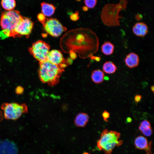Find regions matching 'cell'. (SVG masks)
Instances as JSON below:
<instances>
[{
  "label": "cell",
  "mask_w": 154,
  "mask_h": 154,
  "mask_svg": "<svg viewBox=\"0 0 154 154\" xmlns=\"http://www.w3.org/2000/svg\"><path fill=\"white\" fill-rule=\"evenodd\" d=\"M37 17L38 21L42 24L44 22L47 18L42 13H40L38 14Z\"/></svg>",
  "instance_id": "7402d4cb"
},
{
  "label": "cell",
  "mask_w": 154,
  "mask_h": 154,
  "mask_svg": "<svg viewBox=\"0 0 154 154\" xmlns=\"http://www.w3.org/2000/svg\"><path fill=\"white\" fill-rule=\"evenodd\" d=\"M142 18V16L140 14L136 15L135 16L136 19L137 21L141 20Z\"/></svg>",
  "instance_id": "f1b7e54d"
},
{
  "label": "cell",
  "mask_w": 154,
  "mask_h": 154,
  "mask_svg": "<svg viewBox=\"0 0 154 154\" xmlns=\"http://www.w3.org/2000/svg\"><path fill=\"white\" fill-rule=\"evenodd\" d=\"M104 74L100 69L93 70L91 74V78L92 81L95 83L99 84L102 83L103 80Z\"/></svg>",
  "instance_id": "2e32d148"
},
{
  "label": "cell",
  "mask_w": 154,
  "mask_h": 154,
  "mask_svg": "<svg viewBox=\"0 0 154 154\" xmlns=\"http://www.w3.org/2000/svg\"><path fill=\"white\" fill-rule=\"evenodd\" d=\"M139 129L144 135L146 136H151L153 133L151 124L146 120H144L140 123Z\"/></svg>",
  "instance_id": "5bb4252c"
},
{
  "label": "cell",
  "mask_w": 154,
  "mask_h": 154,
  "mask_svg": "<svg viewBox=\"0 0 154 154\" xmlns=\"http://www.w3.org/2000/svg\"><path fill=\"white\" fill-rule=\"evenodd\" d=\"M89 119L88 115L85 113H80L77 115L74 120L75 125L78 127L85 126Z\"/></svg>",
  "instance_id": "9a60e30c"
},
{
  "label": "cell",
  "mask_w": 154,
  "mask_h": 154,
  "mask_svg": "<svg viewBox=\"0 0 154 154\" xmlns=\"http://www.w3.org/2000/svg\"><path fill=\"white\" fill-rule=\"evenodd\" d=\"M42 25L46 33L54 37L59 36L67 30L66 28L55 18H47Z\"/></svg>",
  "instance_id": "52a82bcc"
},
{
  "label": "cell",
  "mask_w": 154,
  "mask_h": 154,
  "mask_svg": "<svg viewBox=\"0 0 154 154\" xmlns=\"http://www.w3.org/2000/svg\"><path fill=\"white\" fill-rule=\"evenodd\" d=\"M117 68L116 65L111 61L106 62L103 64L102 66L103 72L109 74L114 73L117 70Z\"/></svg>",
  "instance_id": "ac0fdd59"
},
{
  "label": "cell",
  "mask_w": 154,
  "mask_h": 154,
  "mask_svg": "<svg viewBox=\"0 0 154 154\" xmlns=\"http://www.w3.org/2000/svg\"><path fill=\"white\" fill-rule=\"evenodd\" d=\"M124 62L126 66L130 68H133L137 67L139 62V56L136 53L131 52L126 56Z\"/></svg>",
  "instance_id": "8fae6325"
},
{
  "label": "cell",
  "mask_w": 154,
  "mask_h": 154,
  "mask_svg": "<svg viewBox=\"0 0 154 154\" xmlns=\"http://www.w3.org/2000/svg\"><path fill=\"white\" fill-rule=\"evenodd\" d=\"M142 99V96L140 95H137L134 97V101L136 103L139 102Z\"/></svg>",
  "instance_id": "4316f807"
},
{
  "label": "cell",
  "mask_w": 154,
  "mask_h": 154,
  "mask_svg": "<svg viewBox=\"0 0 154 154\" xmlns=\"http://www.w3.org/2000/svg\"><path fill=\"white\" fill-rule=\"evenodd\" d=\"M79 13L78 11H76L74 13L71 14L70 16V19L74 21H77L79 18Z\"/></svg>",
  "instance_id": "44dd1931"
},
{
  "label": "cell",
  "mask_w": 154,
  "mask_h": 154,
  "mask_svg": "<svg viewBox=\"0 0 154 154\" xmlns=\"http://www.w3.org/2000/svg\"><path fill=\"white\" fill-rule=\"evenodd\" d=\"M64 71V69L59 66L46 60L40 63L38 75L42 82L46 83L49 86H54L58 83Z\"/></svg>",
  "instance_id": "6da1fadb"
},
{
  "label": "cell",
  "mask_w": 154,
  "mask_h": 154,
  "mask_svg": "<svg viewBox=\"0 0 154 154\" xmlns=\"http://www.w3.org/2000/svg\"><path fill=\"white\" fill-rule=\"evenodd\" d=\"M126 121L127 122H131L132 121V119L130 117H128L126 119Z\"/></svg>",
  "instance_id": "4dcf8cb0"
},
{
  "label": "cell",
  "mask_w": 154,
  "mask_h": 154,
  "mask_svg": "<svg viewBox=\"0 0 154 154\" xmlns=\"http://www.w3.org/2000/svg\"><path fill=\"white\" fill-rule=\"evenodd\" d=\"M109 4L107 5L102 10L101 18L104 24L109 27L119 26L120 19L122 17L119 15L123 8H120L121 5Z\"/></svg>",
  "instance_id": "277c9868"
},
{
  "label": "cell",
  "mask_w": 154,
  "mask_h": 154,
  "mask_svg": "<svg viewBox=\"0 0 154 154\" xmlns=\"http://www.w3.org/2000/svg\"><path fill=\"white\" fill-rule=\"evenodd\" d=\"M1 6L6 11L13 10L16 6L15 0H1Z\"/></svg>",
  "instance_id": "d6986e66"
},
{
  "label": "cell",
  "mask_w": 154,
  "mask_h": 154,
  "mask_svg": "<svg viewBox=\"0 0 154 154\" xmlns=\"http://www.w3.org/2000/svg\"><path fill=\"white\" fill-rule=\"evenodd\" d=\"M114 50V46L111 42L106 41L104 42L101 47L102 53L105 55L109 56L112 55Z\"/></svg>",
  "instance_id": "e0dca14e"
},
{
  "label": "cell",
  "mask_w": 154,
  "mask_h": 154,
  "mask_svg": "<svg viewBox=\"0 0 154 154\" xmlns=\"http://www.w3.org/2000/svg\"><path fill=\"white\" fill-rule=\"evenodd\" d=\"M70 58L72 60L75 59L77 57V54L74 51L70 50Z\"/></svg>",
  "instance_id": "484cf974"
},
{
  "label": "cell",
  "mask_w": 154,
  "mask_h": 154,
  "mask_svg": "<svg viewBox=\"0 0 154 154\" xmlns=\"http://www.w3.org/2000/svg\"><path fill=\"white\" fill-rule=\"evenodd\" d=\"M83 154H89L87 152H85Z\"/></svg>",
  "instance_id": "e575fe53"
},
{
  "label": "cell",
  "mask_w": 154,
  "mask_h": 154,
  "mask_svg": "<svg viewBox=\"0 0 154 154\" xmlns=\"http://www.w3.org/2000/svg\"><path fill=\"white\" fill-rule=\"evenodd\" d=\"M148 28L147 25L143 22L135 23L132 28V31L136 36L140 37L145 36L147 33Z\"/></svg>",
  "instance_id": "30bf717a"
},
{
  "label": "cell",
  "mask_w": 154,
  "mask_h": 154,
  "mask_svg": "<svg viewBox=\"0 0 154 154\" xmlns=\"http://www.w3.org/2000/svg\"><path fill=\"white\" fill-rule=\"evenodd\" d=\"M72 62V60L70 58H67L66 60H65V63L67 65H68L71 64Z\"/></svg>",
  "instance_id": "83f0119b"
},
{
  "label": "cell",
  "mask_w": 154,
  "mask_h": 154,
  "mask_svg": "<svg viewBox=\"0 0 154 154\" xmlns=\"http://www.w3.org/2000/svg\"><path fill=\"white\" fill-rule=\"evenodd\" d=\"M40 5L42 13L45 16L50 17L54 13L56 7L54 5L43 2Z\"/></svg>",
  "instance_id": "7c38bea8"
},
{
  "label": "cell",
  "mask_w": 154,
  "mask_h": 154,
  "mask_svg": "<svg viewBox=\"0 0 154 154\" xmlns=\"http://www.w3.org/2000/svg\"><path fill=\"white\" fill-rule=\"evenodd\" d=\"M76 0V1H80L81 0Z\"/></svg>",
  "instance_id": "d590c367"
},
{
  "label": "cell",
  "mask_w": 154,
  "mask_h": 154,
  "mask_svg": "<svg viewBox=\"0 0 154 154\" xmlns=\"http://www.w3.org/2000/svg\"><path fill=\"white\" fill-rule=\"evenodd\" d=\"M134 144L136 148L139 150H145L148 147L149 142L148 143L147 139L144 137L139 136L134 141Z\"/></svg>",
  "instance_id": "4fadbf2b"
},
{
  "label": "cell",
  "mask_w": 154,
  "mask_h": 154,
  "mask_svg": "<svg viewBox=\"0 0 154 154\" xmlns=\"http://www.w3.org/2000/svg\"><path fill=\"white\" fill-rule=\"evenodd\" d=\"M97 2V0H84L86 6L90 9L93 8L96 6Z\"/></svg>",
  "instance_id": "ffe728a7"
},
{
  "label": "cell",
  "mask_w": 154,
  "mask_h": 154,
  "mask_svg": "<svg viewBox=\"0 0 154 154\" xmlns=\"http://www.w3.org/2000/svg\"><path fill=\"white\" fill-rule=\"evenodd\" d=\"M104 79L106 80H108L109 79V78L107 76H104Z\"/></svg>",
  "instance_id": "836d02e7"
},
{
  "label": "cell",
  "mask_w": 154,
  "mask_h": 154,
  "mask_svg": "<svg viewBox=\"0 0 154 154\" xmlns=\"http://www.w3.org/2000/svg\"><path fill=\"white\" fill-rule=\"evenodd\" d=\"M154 87L153 86H151V91L153 92V93L154 92Z\"/></svg>",
  "instance_id": "1f68e13d"
},
{
  "label": "cell",
  "mask_w": 154,
  "mask_h": 154,
  "mask_svg": "<svg viewBox=\"0 0 154 154\" xmlns=\"http://www.w3.org/2000/svg\"><path fill=\"white\" fill-rule=\"evenodd\" d=\"M83 10L85 11H87L88 10V8L86 6H84L82 7Z\"/></svg>",
  "instance_id": "f546056e"
},
{
  "label": "cell",
  "mask_w": 154,
  "mask_h": 154,
  "mask_svg": "<svg viewBox=\"0 0 154 154\" xmlns=\"http://www.w3.org/2000/svg\"><path fill=\"white\" fill-rule=\"evenodd\" d=\"M152 141L149 142V144L147 148L145 150L147 154H152L151 151Z\"/></svg>",
  "instance_id": "d4e9b609"
},
{
  "label": "cell",
  "mask_w": 154,
  "mask_h": 154,
  "mask_svg": "<svg viewBox=\"0 0 154 154\" xmlns=\"http://www.w3.org/2000/svg\"><path fill=\"white\" fill-rule=\"evenodd\" d=\"M33 23L29 18L22 17L15 28L13 36H28L32 31Z\"/></svg>",
  "instance_id": "ba28073f"
},
{
  "label": "cell",
  "mask_w": 154,
  "mask_h": 154,
  "mask_svg": "<svg viewBox=\"0 0 154 154\" xmlns=\"http://www.w3.org/2000/svg\"><path fill=\"white\" fill-rule=\"evenodd\" d=\"M110 116V113L106 110L104 111L102 114V116L104 120L106 122L108 121V119L109 118Z\"/></svg>",
  "instance_id": "cb8c5ba5"
},
{
  "label": "cell",
  "mask_w": 154,
  "mask_h": 154,
  "mask_svg": "<svg viewBox=\"0 0 154 154\" xmlns=\"http://www.w3.org/2000/svg\"><path fill=\"white\" fill-rule=\"evenodd\" d=\"M121 134L115 131L104 129L101 133L100 138L97 142V146L105 154H112L113 150L116 146H119L123 141L120 140Z\"/></svg>",
  "instance_id": "3957f363"
},
{
  "label": "cell",
  "mask_w": 154,
  "mask_h": 154,
  "mask_svg": "<svg viewBox=\"0 0 154 154\" xmlns=\"http://www.w3.org/2000/svg\"><path fill=\"white\" fill-rule=\"evenodd\" d=\"M1 108L3 111L5 119L13 120L18 119L28 111L25 104H20L15 102L4 103L2 105Z\"/></svg>",
  "instance_id": "5b68a950"
},
{
  "label": "cell",
  "mask_w": 154,
  "mask_h": 154,
  "mask_svg": "<svg viewBox=\"0 0 154 154\" xmlns=\"http://www.w3.org/2000/svg\"><path fill=\"white\" fill-rule=\"evenodd\" d=\"M22 17L18 11L13 10L3 12L1 14L0 25L2 30L0 37L3 38L13 36L14 31Z\"/></svg>",
  "instance_id": "7a4b0ae2"
},
{
  "label": "cell",
  "mask_w": 154,
  "mask_h": 154,
  "mask_svg": "<svg viewBox=\"0 0 154 154\" xmlns=\"http://www.w3.org/2000/svg\"><path fill=\"white\" fill-rule=\"evenodd\" d=\"M50 49L49 45L45 42L39 40L34 42L29 49L34 57L40 63L46 60Z\"/></svg>",
  "instance_id": "8992f818"
},
{
  "label": "cell",
  "mask_w": 154,
  "mask_h": 154,
  "mask_svg": "<svg viewBox=\"0 0 154 154\" xmlns=\"http://www.w3.org/2000/svg\"><path fill=\"white\" fill-rule=\"evenodd\" d=\"M46 60L58 66L61 64L65 63V60L62 52L57 50H53L49 51Z\"/></svg>",
  "instance_id": "9c48e42d"
},
{
  "label": "cell",
  "mask_w": 154,
  "mask_h": 154,
  "mask_svg": "<svg viewBox=\"0 0 154 154\" xmlns=\"http://www.w3.org/2000/svg\"><path fill=\"white\" fill-rule=\"evenodd\" d=\"M47 33H44V34H42V36L44 37H47Z\"/></svg>",
  "instance_id": "d6a6232c"
},
{
  "label": "cell",
  "mask_w": 154,
  "mask_h": 154,
  "mask_svg": "<svg viewBox=\"0 0 154 154\" xmlns=\"http://www.w3.org/2000/svg\"><path fill=\"white\" fill-rule=\"evenodd\" d=\"M24 91V88L20 86H17L15 89V92L18 95L22 94L23 93Z\"/></svg>",
  "instance_id": "603a6c76"
}]
</instances>
